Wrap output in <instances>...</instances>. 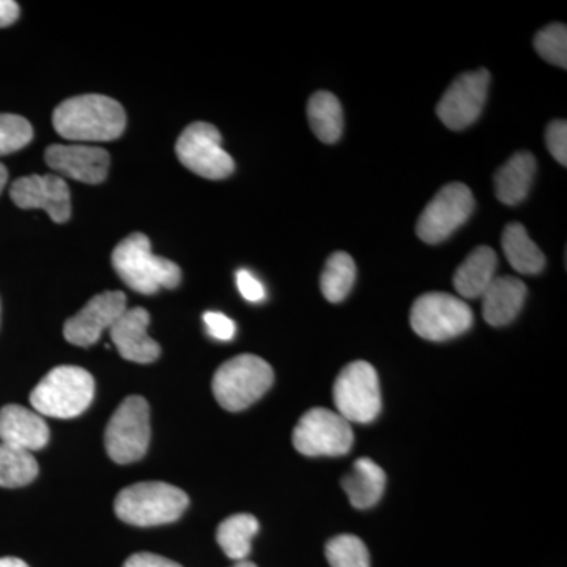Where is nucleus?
<instances>
[{
    "instance_id": "f257e3e1",
    "label": "nucleus",
    "mask_w": 567,
    "mask_h": 567,
    "mask_svg": "<svg viewBox=\"0 0 567 567\" xmlns=\"http://www.w3.org/2000/svg\"><path fill=\"white\" fill-rule=\"evenodd\" d=\"M52 125L63 140L107 142L125 132L126 114L110 96L80 95L55 107Z\"/></svg>"
},
{
    "instance_id": "f03ea898",
    "label": "nucleus",
    "mask_w": 567,
    "mask_h": 567,
    "mask_svg": "<svg viewBox=\"0 0 567 567\" xmlns=\"http://www.w3.org/2000/svg\"><path fill=\"white\" fill-rule=\"evenodd\" d=\"M115 274L130 289L142 295H155L159 289H175L182 281V270L173 260L152 252L147 235L132 234L112 252Z\"/></svg>"
},
{
    "instance_id": "7ed1b4c3",
    "label": "nucleus",
    "mask_w": 567,
    "mask_h": 567,
    "mask_svg": "<svg viewBox=\"0 0 567 567\" xmlns=\"http://www.w3.org/2000/svg\"><path fill=\"white\" fill-rule=\"evenodd\" d=\"M188 505V495L182 488L152 481L123 488L115 498L114 509L125 524L158 527L178 520Z\"/></svg>"
},
{
    "instance_id": "20e7f679",
    "label": "nucleus",
    "mask_w": 567,
    "mask_h": 567,
    "mask_svg": "<svg viewBox=\"0 0 567 567\" xmlns=\"http://www.w3.org/2000/svg\"><path fill=\"white\" fill-rule=\"evenodd\" d=\"M95 394V380L80 365H59L33 388L31 404L41 416H80L91 406Z\"/></svg>"
},
{
    "instance_id": "39448f33",
    "label": "nucleus",
    "mask_w": 567,
    "mask_h": 567,
    "mask_svg": "<svg viewBox=\"0 0 567 567\" xmlns=\"http://www.w3.org/2000/svg\"><path fill=\"white\" fill-rule=\"evenodd\" d=\"M274 369L262 358L238 354L219 365L213 375L212 390L227 412H241L259 401L274 385Z\"/></svg>"
},
{
    "instance_id": "423d86ee",
    "label": "nucleus",
    "mask_w": 567,
    "mask_h": 567,
    "mask_svg": "<svg viewBox=\"0 0 567 567\" xmlns=\"http://www.w3.org/2000/svg\"><path fill=\"white\" fill-rule=\"evenodd\" d=\"M151 406L142 395L123 399L104 432L107 456L115 464L141 461L151 445Z\"/></svg>"
},
{
    "instance_id": "0eeeda50",
    "label": "nucleus",
    "mask_w": 567,
    "mask_h": 567,
    "mask_svg": "<svg viewBox=\"0 0 567 567\" xmlns=\"http://www.w3.org/2000/svg\"><path fill=\"white\" fill-rule=\"evenodd\" d=\"M336 412L349 423H372L382 412V391L374 365L358 360L347 364L333 386Z\"/></svg>"
},
{
    "instance_id": "6e6552de",
    "label": "nucleus",
    "mask_w": 567,
    "mask_h": 567,
    "mask_svg": "<svg viewBox=\"0 0 567 567\" xmlns=\"http://www.w3.org/2000/svg\"><path fill=\"white\" fill-rule=\"evenodd\" d=\"M410 323L420 338L443 342L466 333L473 324V312L454 295L424 293L413 303Z\"/></svg>"
},
{
    "instance_id": "1a4fd4ad",
    "label": "nucleus",
    "mask_w": 567,
    "mask_h": 567,
    "mask_svg": "<svg viewBox=\"0 0 567 567\" xmlns=\"http://www.w3.org/2000/svg\"><path fill=\"white\" fill-rule=\"evenodd\" d=\"M292 442L308 457L344 456L352 450L353 431L349 421L328 409H311L295 425Z\"/></svg>"
},
{
    "instance_id": "9d476101",
    "label": "nucleus",
    "mask_w": 567,
    "mask_h": 567,
    "mask_svg": "<svg viewBox=\"0 0 567 567\" xmlns=\"http://www.w3.org/2000/svg\"><path fill=\"white\" fill-rule=\"evenodd\" d=\"M221 133L216 126L196 122L181 134L175 152L186 169L208 181H223L233 175L235 163L221 147Z\"/></svg>"
},
{
    "instance_id": "9b49d317",
    "label": "nucleus",
    "mask_w": 567,
    "mask_h": 567,
    "mask_svg": "<svg viewBox=\"0 0 567 567\" xmlns=\"http://www.w3.org/2000/svg\"><path fill=\"white\" fill-rule=\"evenodd\" d=\"M473 208L475 197L464 183L443 186L421 213L416 224L417 237L424 244H442L472 216Z\"/></svg>"
},
{
    "instance_id": "f8f14e48",
    "label": "nucleus",
    "mask_w": 567,
    "mask_h": 567,
    "mask_svg": "<svg viewBox=\"0 0 567 567\" xmlns=\"http://www.w3.org/2000/svg\"><path fill=\"white\" fill-rule=\"evenodd\" d=\"M491 74L487 70L461 74L436 104V114L447 128L461 132L480 118L487 100Z\"/></svg>"
},
{
    "instance_id": "ddd939ff",
    "label": "nucleus",
    "mask_w": 567,
    "mask_h": 567,
    "mask_svg": "<svg viewBox=\"0 0 567 567\" xmlns=\"http://www.w3.org/2000/svg\"><path fill=\"white\" fill-rule=\"evenodd\" d=\"M126 309V295L123 292L95 295L76 316L63 324V338L78 347L96 344L104 331L111 330Z\"/></svg>"
},
{
    "instance_id": "4468645a",
    "label": "nucleus",
    "mask_w": 567,
    "mask_h": 567,
    "mask_svg": "<svg viewBox=\"0 0 567 567\" xmlns=\"http://www.w3.org/2000/svg\"><path fill=\"white\" fill-rule=\"evenodd\" d=\"M10 197L22 210L40 208L47 212L54 223L63 224L70 219V188L59 175H29L18 178L11 185Z\"/></svg>"
},
{
    "instance_id": "2eb2a0df",
    "label": "nucleus",
    "mask_w": 567,
    "mask_h": 567,
    "mask_svg": "<svg viewBox=\"0 0 567 567\" xmlns=\"http://www.w3.org/2000/svg\"><path fill=\"white\" fill-rule=\"evenodd\" d=\"M48 166L62 177L87 185H99L107 177L110 153L91 145H50L44 152Z\"/></svg>"
},
{
    "instance_id": "dca6fc26",
    "label": "nucleus",
    "mask_w": 567,
    "mask_h": 567,
    "mask_svg": "<svg viewBox=\"0 0 567 567\" xmlns=\"http://www.w3.org/2000/svg\"><path fill=\"white\" fill-rule=\"evenodd\" d=\"M151 315L144 308L126 309L110 330L112 342L123 360L151 364L158 360L162 347L147 333Z\"/></svg>"
},
{
    "instance_id": "f3484780",
    "label": "nucleus",
    "mask_w": 567,
    "mask_h": 567,
    "mask_svg": "<svg viewBox=\"0 0 567 567\" xmlns=\"http://www.w3.org/2000/svg\"><path fill=\"white\" fill-rule=\"evenodd\" d=\"M48 442L50 427L39 413L17 404L0 409V443L32 453L47 446Z\"/></svg>"
},
{
    "instance_id": "a211bd4d",
    "label": "nucleus",
    "mask_w": 567,
    "mask_h": 567,
    "mask_svg": "<svg viewBox=\"0 0 567 567\" xmlns=\"http://www.w3.org/2000/svg\"><path fill=\"white\" fill-rule=\"evenodd\" d=\"M483 316L492 327H505L520 312L527 286L513 276H496L483 293Z\"/></svg>"
},
{
    "instance_id": "6ab92c4d",
    "label": "nucleus",
    "mask_w": 567,
    "mask_h": 567,
    "mask_svg": "<svg viewBox=\"0 0 567 567\" xmlns=\"http://www.w3.org/2000/svg\"><path fill=\"white\" fill-rule=\"evenodd\" d=\"M536 174V159L529 152H517L495 174V194L505 205L520 204L528 196Z\"/></svg>"
},
{
    "instance_id": "aec40b11",
    "label": "nucleus",
    "mask_w": 567,
    "mask_h": 567,
    "mask_svg": "<svg viewBox=\"0 0 567 567\" xmlns=\"http://www.w3.org/2000/svg\"><path fill=\"white\" fill-rule=\"evenodd\" d=\"M385 486L386 475L382 466L368 457L358 458L352 472L342 477V488L357 509L375 506L382 498Z\"/></svg>"
},
{
    "instance_id": "412c9836",
    "label": "nucleus",
    "mask_w": 567,
    "mask_h": 567,
    "mask_svg": "<svg viewBox=\"0 0 567 567\" xmlns=\"http://www.w3.org/2000/svg\"><path fill=\"white\" fill-rule=\"evenodd\" d=\"M496 252L491 246H480L457 268L454 287L464 298H481L496 278Z\"/></svg>"
},
{
    "instance_id": "4be33fe9",
    "label": "nucleus",
    "mask_w": 567,
    "mask_h": 567,
    "mask_svg": "<svg viewBox=\"0 0 567 567\" xmlns=\"http://www.w3.org/2000/svg\"><path fill=\"white\" fill-rule=\"evenodd\" d=\"M503 251L511 267L522 275H537L546 267V256L528 237L520 223L507 224L502 237Z\"/></svg>"
},
{
    "instance_id": "5701e85b",
    "label": "nucleus",
    "mask_w": 567,
    "mask_h": 567,
    "mask_svg": "<svg viewBox=\"0 0 567 567\" xmlns=\"http://www.w3.org/2000/svg\"><path fill=\"white\" fill-rule=\"evenodd\" d=\"M308 118L312 132L324 144H334L344 132V112L333 93L316 92L308 103Z\"/></svg>"
},
{
    "instance_id": "b1692460",
    "label": "nucleus",
    "mask_w": 567,
    "mask_h": 567,
    "mask_svg": "<svg viewBox=\"0 0 567 567\" xmlns=\"http://www.w3.org/2000/svg\"><path fill=\"white\" fill-rule=\"evenodd\" d=\"M259 532V520L251 514H235L221 522L216 540L224 554L234 561H244L251 554L252 537Z\"/></svg>"
},
{
    "instance_id": "393cba45",
    "label": "nucleus",
    "mask_w": 567,
    "mask_h": 567,
    "mask_svg": "<svg viewBox=\"0 0 567 567\" xmlns=\"http://www.w3.org/2000/svg\"><path fill=\"white\" fill-rule=\"evenodd\" d=\"M357 265L347 252L331 254L320 276V290L330 303H341L352 290Z\"/></svg>"
},
{
    "instance_id": "a878e982",
    "label": "nucleus",
    "mask_w": 567,
    "mask_h": 567,
    "mask_svg": "<svg viewBox=\"0 0 567 567\" xmlns=\"http://www.w3.org/2000/svg\"><path fill=\"white\" fill-rule=\"evenodd\" d=\"M37 476L39 464L32 453L0 443V487H24Z\"/></svg>"
},
{
    "instance_id": "bb28decb",
    "label": "nucleus",
    "mask_w": 567,
    "mask_h": 567,
    "mask_svg": "<svg viewBox=\"0 0 567 567\" xmlns=\"http://www.w3.org/2000/svg\"><path fill=\"white\" fill-rule=\"evenodd\" d=\"M331 567H371L368 547L360 537L336 536L324 547Z\"/></svg>"
},
{
    "instance_id": "cd10ccee",
    "label": "nucleus",
    "mask_w": 567,
    "mask_h": 567,
    "mask_svg": "<svg viewBox=\"0 0 567 567\" xmlns=\"http://www.w3.org/2000/svg\"><path fill=\"white\" fill-rule=\"evenodd\" d=\"M535 50L544 61L566 69L567 66V29L565 24H550L537 32Z\"/></svg>"
},
{
    "instance_id": "c85d7f7f",
    "label": "nucleus",
    "mask_w": 567,
    "mask_h": 567,
    "mask_svg": "<svg viewBox=\"0 0 567 567\" xmlns=\"http://www.w3.org/2000/svg\"><path fill=\"white\" fill-rule=\"evenodd\" d=\"M33 128L21 115L0 114V156L10 155L31 144Z\"/></svg>"
},
{
    "instance_id": "c756f323",
    "label": "nucleus",
    "mask_w": 567,
    "mask_h": 567,
    "mask_svg": "<svg viewBox=\"0 0 567 567\" xmlns=\"http://www.w3.org/2000/svg\"><path fill=\"white\" fill-rule=\"evenodd\" d=\"M546 144L548 152L563 166L567 164V123L555 121L547 126Z\"/></svg>"
},
{
    "instance_id": "7c9ffc66",
    "label": "nucleus",
    "mask_w": 567,
    "mask_h": 567,
    "mask_svg": "<svg viewBox=\"0 0 567 567\" xmlns=\"http://www.w3.org/2000/svg\"><path fill=\"white\" fill-rule=\"evenodd\" d=\"M204 322L212 338L218 339V341H230V339H234L235 330H237L234 320L221 315V312H205Z\"/></svg>"
},
{
    "instance_id": "2f4dec72",
    "label": "nucleus",
    "mask_w": 567,
    "mask_h": 567,
    "mask_svg": "<svg viewBox=\"0 0 567 567\" xmlns=\"http://www.w3.org/2000/svg\"><path fill=\"white\" fill-rule=\"evenodd\" d=\"M237 287L245 300L251 303H260L265 300V287L256 276L249 274L248 270H240L237 274Z\"/></svg>"
},
{
    "instance_id": "473e14b6",
    "label": "nucleus",
    "mask_w": 567,
    "mask_h": 567,
    "mask_svg": "<svg viewBox=\"0 0 567 567\" xmlns=\"http://www.w3.org/2000/svg\"><path fill=\"white\" fill-rule=\"evenodd\" d=\"M123 567H183L178 565V563L173 561V559H167L164 557H159V555L147 554V551H142V554H134L132 557L126 559L125 565Z\"/></svg>"
},
{
    "instance_id": "72a5a7b5",
    "label": "nucleus",
    "mask_w": 567,
    "mask_h": 567,
    "mask_svg": "<svg viewBox=\"0 0 567 567\" xmlns=\"http://www.w3.org/2000/svg\"><path fill=\"white\" fill-rule=\"evenodd\" d=\"M20 18V6L13 0H0V28H9Z\"/></svg>"
},
{
    "instance_id": "f704fd0d",
    "label": "nucleus",
    "mask_w": 567,
    "mask_h": 567,
    "mask_svg": "<svg viewBox=\"0 0 567 567\" xmlns=\"http://www.w3.org/2000/svg\"><path fill=\"white\" fill-rule=\"evenodd\" d=\"M0 567H29L20 558L6 557L0 558Z\"/></svg>"
},
{
    "instance_id": "c9c22d12",
    "label": "nucleus",
    "mask_w": 567,
    "mask_h": 567,
    "mask_svg": "<svg viewBox=\"0 0 567 567\" xmlns=\"http://www.w3.org/2000/svg\"><path fill=\"white\" fill-rule=\"evenodd\" d=\"M7 181H9V171H7V167L0 163V193L6 188Z\"/></svg>"
},
{
    "instance_id": "e433bc0d",
    "label": "nucleus",
    "mask_w": 567,
    "mask_h": 567,
    "mask_svg": "<svg viewBox=\"0 0 567 567\" xmlns=\"http://www.w3.org/2000/svg\"><path fill=\"white\" fill-rule=\"evenodd\" d=\"M234 567H257V566L254 565V563L248 561V559H244V561H237V565H235Z\"/></svg>"
}]
</instances>
